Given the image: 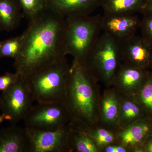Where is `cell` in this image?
<instances>
[{
    "label": "cell",
    "mask_w": 152,
    "mask_h": 152,
    "mask_svg": "<svg viewBox=\"0 0 152 152\" xmlns=\"http://www.w3.org/2000/svg\"><path fill=\"white\" fill-rule=\"evenodd\" d=\"M26 128L29 143V152H69L68 136L69 124L55 131Z\"/></svg>",
    "instance_id": "cell-8"
},
{
    "label": "cell",
    "mask_w": 152,
    "mask_h": 152,
    "mask_svg": "<svg viewBox=\"0 0 152 152\" xmlns=\"http://www.w3.org/2000/svg\"><path fill=\"white\" fill-rule=\"evenodd\" d=\"M151 66H152V64H151Z\"/></svg>",
    "instance_id": "cell-29"
},
{
    "label": "cell",
    "mask_w": 152,
    "mask_h": 152,
    "mask_svg": "<svg viewBox=\"0 0 152 152\" xmlns=\"http://www.w3.org/2000/svg\"><path fill=\"white\" fill-rule=\"evenodd\" d=\"M65 20L66 53L83 62L102 31L101 16L74 15L66 17Z\"/></svg>",
    "instance_id": "cell-4"
},
{
    "label": "cell",
    "mask_w": 152,
    "mask_h": 152,
    "mask_svg": "<svg viewBox=\"0 0 152 152\" xmlns=\"http://www.w3.org/2000/svg\"><path fill=\"white\" fill-rule=\"evenodd\" d=\"M103 0H48V8L63 17L91 15L102 7Z\"/></svg>",
    "instance_id": "cell-13"
},
{
    "label": "cell",
    "mask_w": 152,
    "mask_h": 152,
    "mask_svg": "<svg viewBox=\"0 0 152 152\" xmlns=\"http://www.w3.org/2000/svg\"><path fill=\"white\" fill-rule=\"evenodd\" d=\"M22 10L30 19L48 8V0H18Z\"/></svg>",
    "instance_id": "cell-23"
},
{
    "label": "cell",
    "mask_w": 152,
    "mask_h": 152,
    "mask_svg": "<svg viewBox=\"0 0 152 152\" xmlns=\"http://www.w3.org/2000/svg\"><path fill=\"white\" fill-rule=\"evenodd\" d=\"M120 96L118 130L126 127L138 121L144 120L142 116L144 110L134 96L120 94Z\"/></svg>",
    "instance_id": "cell-16"
},
{
    "label": "cell",
    "mask_w": 152,
    "mask_h": 152,
    "mask_svg": "<svg viewBox=\"0 0 152 152\" xmlns=\"http://www.w3.org/2000/svg\"><path fill=\"white\" fill-rule=\"evenodd\" d=\"M24 121L28 129L55 131L69 124L70 118L64 102H57L33 106Z\"/></svg>",
    "instance_id": "cell-7"
},
{
    "label": "cell",
    "mask_w": 152,
    "mask_h": 152,
    "mask_svg": "<svg viewBox=\"0 0 152 152\" xmlns=\"http://www.w3.org/2000/svg\"><path fill=\"white\" fill-rule=\"evenodd\" d=\"M99 83L83 63L73 59L63 101L71 128L86 131L99 126L102 95Z\"/></svg>",
    "instance_id": "cell-2"
},
{
    "label": "cell",
    "mask_w": 152,
    "mask_h": 152,
    "mask_svg": "<svg viewBox=\"0 0 152 152\" xmlns=\"http://www.w3.org/2000/svg\"><path fill=\"white\" fill-rule=\"evenodd\" d=\"M142 13L152 14V0H148Z\"/></svg>",
    "instance_id": "cell-27"
},
{
    "label": "cell",
    "mask_w": 152,
    "mask_h": 152,
    "mask_svg": "<svg viewBox=\"0 0 152 152\" xmlns=\"http://www.w3.org/2000/svg\"><path fill=\"white\" fill-rule=\"evenodd\" d=\"M84 131L94 140L100 152L101 149L104 147L117 144L115 132L109 130L99 126Z\"/></svg>",
    "instance_id": "cell-20"
},
{
    "label": "cell",
    "mask_w": 152,
    "mask_h": 152,
    "mask_svg": "<svg viewBox=\"0 0 152 152\" xmlns=\"http://www.w3.org/2000/svg\"><path fill=\"white\" fill-rule=\"evenodd\" d=\"M140 120L116 132L117 144L136 151L137 147L145 139L151 130L149 123Z\"/></svg>",
    "instance_id": "cell-15"
},
{
    "label": "cell",
    "mask_w": 152,
    "mask_h": 152,
    "mask_svg": "<svg viewBox=\"0 0 152 152\" xmlns=\"http://www.w3.org/2000/svg\"><path fill=\"white\" fill-rule=\"evenodd\" d=\"M65 18L48 8L29 19L23 45L13 66L26 77L46 66L66 59Z\"/></svg>",
    "instance_id": "cell-1"
},
{
    "label": "cell",
    "mask_w": 152,
    "mask_h": 152,
    "mask_svg": "<svg viewBox=\"0 0 152 152\" xmlns=\"http://www.w3.org/2000/svg\"><path fill=\"white\" fill-rule=\"evenodd\" d=\"M21 10L18 0H0V31L10 32L18 28Z\"/></svg>",
    "instance_id": "cell-17"
},
{
    "label": "cell",
    "mask_w": 152,
    "mask_h": 152,
    "mask_svg": "<svg viewBox=\"0 0 152 152\" xmlns=\"http://www.w3.org/2000/svg\"><path fill=\"white\" fill-rule=\"evenodd\" d=\"M148 0H103L104 13L134 14L141 13Z\"/></svg>",
    "instance_id": "cell-19"
},
{
    "label": "cell",
    "mask_w": 152,
    "mask_h": 152,
    "mask_svg": "<svg viewBox=\"0 0 152 152\" xmlns=\"http://www.w3.org/2000/svg\"><path fill=\"white\" fill-rule=\"evenodd\" d=\"M23 34L0 42V59L18 57L23 45Z\"/></svg>",
    "instance_id": "cell-21"
},
{
    "label": "cell",
    "mask_w": 152,
    "mask_h": 152,
    "mask_svg": "<svg viewBox=\"0 0 152 152\" xmlns=\"http://www.w3.org/2000/svg\"><path fill=\"white\" fill-rule=\"evenodd\" d=\"M69 152H100L93 139L84 131L71 128L68 136Z\"/></svg>",
    "instance_id": "cell-18"
},
{
    "label": "cell",
    "mask_w": 152,
    "mask_h": 152,
    "mask_svg": "<svg viewBox=\"0 0 152 152\" xmlns=\"http://www.w3.org/2000/svg\"><path fill=\"white\" fill-rule=\"evenodd\" d=\"M122 63L121 42L103 31L82 62L94 77L107 88Z\"/></svg>",
    "instance_id": "cell-5"
},
{
    "label": "cell",
    "mask_w": 152,
    "mask_h": 152,
    "mask_svg": "<svg viewBox=\"0 0 152 152\" xmlns=\"http://www.w3.org/2000/svg\"><path fill=\"white\" fill-rule=\"evenodd\" d=\"M145 148L147 151L152 152V139L148 142L146 145H145Z\"/></svg>",
    "instance_id": "cell-28"
},
{
    "label": "cell",
    "mask_w": 152,
    "mask_h": 152,
    "mask_svg": "<svg viewBox=\"0 0 152 152\" xmlns=\"http://www.w3.org/2000/svg\"><path fill=\"white\" fill-rule=\"evenodd\" d=\"M148 72L147 70L122 62L114 75L110 87L114 88L120 94L134 96L145 82Z\"/></svg>",
    "instance_id": "cell-9"
},
{
    "label": "cell",
    "mask_w": 152,
    "mask_h": 152,
    "mask_svg": "<svg viewBox=\"0 0 152 152\" xmlns=\"http://www.w3.org/2000/svg\"><path fill=\"white\" fill-rule=\"evenodd\" d=\"M34 101L26 78L20 75L0 95V124L7 120L11 125H17L24 120Z\"/></svg>",
    "instance_id": "cell-6"
},
{
    "label": "cell",
    "mask_w": 152,
    "mask_h": 152,
    "mask_svg": "<svg viewBox=\"0 0 152 152\" xmlns=\"http://www.w3.org/2000/svg\"><path fill=\"white\" fill-rule=\"evenodd\" d=\"M142 14L140 27L141 36L152 46V14Z\"/></svg>",
    "instance_id": "cell-24"
},
{
    "label": "cell",
    "mask_w": 152,
    "mask_h": 152,
    "mask_svg": "<svg viewBox=\"0 0 152 152\" xmlns=\"http://www.w3.org/2000/svg\"><path fill=\"white\" fill-rule=\"evenodd\" d=\"M0 42H1V41H0Z\"/></svg>",
    "instance_id": "cell-30"
},
{
    "label": "cell",
    "mask_w": 152,
    "mask_h": 152,
    "mask_svg": "<svg viewBox=\"0 0 152 152\" xmlns=\"http://www.w3.org/2000/svg\"><path fill=\"white\" fill-rule=\"evenodd\" d=\"M20 75L17 72L15 73L7 72L2 76H0V91H4L12 85L17 81Z\"/></svg>",
    "instance_id": "cell-25"
},
{
    "label": "cell",
    "mask_w": 152,
    "mask_h": 152,
    "mask_svg": "<svg viewBox=\"0 0 152 152\" xmlns=\"http://www.w3.org/2000/svg\"><path fill=\"white\" fill-rule=\"evenodd\" d=\"M120 110V94L110 87L101 95L99 126L115 132L118 129Z\"/></svg>",
    "instance_id": "cell-12"
},
{
    "label": "cell",
    "mask_w": 152,
    "mask_h": 152,
    "mask_svg": "<svg viewBox=\"0 0 152 152\" xmlns=\"http://www.w3.org/2000/svg\"><path fill=\"white\" fill-rule=\"evenodd\" d=\"M122 62L147 70L152 62V46L135 34L121 42Z\"/></svg>",
    "instance_id": "cell-10"
},
{
    "label": "cell",
    "mask_w": 152,
    "mask_h": 152,
    "mask_svg": "<svg viewBox=\"0 0 152 152\" xmlns=\"http://www.w3.org/2000/svg\"><path fill=\"white\" fill-rule=\"evenodd\" d=\"M130 150L120 144L109 145L101 149L100 152H129Z\"/></svg>",
    "instance_id": "cell-26"
},
{
    "label": "cell",
    "mask_w": 152,
    "mask_h": 152,
    "mask_svg": "<svg viewBox=\"0 0 152 152\" xmlns=\"http://www.w3.org/2000/svg\"><path fill=\"white\" fill-rule=\"evenodd\" d=\"M141 19L134 14L104 13L101 17L102 31L121 42L136 34Z\"/></svg>",
    "instance_id": "cell-11"
},
{
    "label": "cell",
    "mask_w": 152,
    "mask_h": 152,
    "mask_svg": "<svg viewBox=\"0 0 152 152\" xmlns=\"http://www.w3.org/2000/svg\"><path fill=\"white\" fill-rule=\"evenodd\" d=\"M70 67L66 59L25 77L34 101L37 103L63 102Z\"/></svg>",
    "instance_id": "cell-3"
},
{
    "label": "cell",
    "mask_w": 152,
    "mask_h": 152,
    "mask_svg": "<svg viewBox=\"0 0 152 152\" xmlns=\"http://www.w3.org/2000/svg\"><path fill=\"white\" fill-rule=\"evenodd\" d=\"M29 147L26 127L11 125L0 130V152H29Z\"/></svg>",
    "instance_id": "cell-14"
},
{
    "label": "cell",
    "mask_w": 152,
    "mask_h": 152,
    "mask_svg": "<svg viewBox=\"0 0 152 152\" xmlns=\"http://www.w3.org/2000/svg\"><path fill=\"white\" fill-rule=\"evenodd\" d=\"M134 97L144 110L152 113V73L149 72L145 82Z\"/></svg>",
    "instance_id": "cell-22"
}]
</instances>
